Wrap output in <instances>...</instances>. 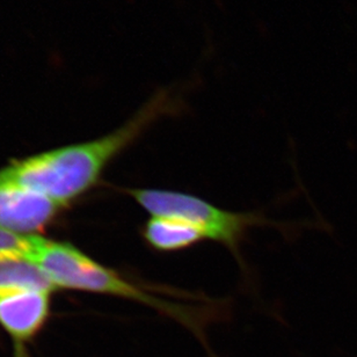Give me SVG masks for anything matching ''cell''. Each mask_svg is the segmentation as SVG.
I'll return each instance as SVG.
<instances>
[{"label": "cell", "mask_w": 357, "mask_h": 357, "mask_svg": "<svg viewBox=\"0 0 357 357\" xmlns=\"http://www.w3.org/2000/svg\"><path fill=\"white\" fill-rule=\"evenodd\" d=\"M183 108L181 96L173 89H159L130 120L113 132L14 160L0 171L66 206L93 188L107 166L155 122L180 115Z\"/></svg>", "instance_id": "cell-1"}, {"label": "cell", "mask_w": 357, "mask_h": 357, "mask_svg": "<svg viewBox=\"0 0 357 357\" xmlns=\"http://www.w3.org/2000/svg\"><path fill=\"white\" fill-rule=\"evenodd\" d=\"M62 208L43 192L0 171V227L22 236H35L55 220Z\"/></svg>", "instance_id": "cell-4"}, {"label": "cell", "mask_w": 357, "mask_h": 357, "mask_svg": "<svg viewBox=\"0 0 357 357\" xmlns=\"http://www.w3.org/2000/svg\"><path fill=\"white\" fill-rule=\"evenodd\" d=\"M50 305V291L27 290L0 296V326L13 341L14 357H27V344L48 321Z\"/></svg>", "instance_id": "cell-5"}, {"label": "cell", "mask_w": 357, "mask_h": 357, "mask_svg": "<svg viewBox=\"0 0 357 357\" xmlns=\"http://www.w3.org/2000/svg\"><path fill=\"white\" fill-rule=\"evenodd\" d=\"M142 238L155 252L172 253L192 248L206 236L199 227L174 217L151 216L142 227Z\"/></svg>", "instance_id": "cell-6"}, {"label": "cell", "mask_w": 357, "mask_h": 357, "mask_svg": "<svg viewBox=\"0 0 357 357\" xmlns=\"http://www.w3.org/2000/svg\"><path fill=\"white\" fill-rule=\"evenodd\" d=\"M28 260L45 273L55 288L113 296L150 306L188 328L203 344H206V324L215 319L218 312L217 306L176 302L180 296L188 297L187 292L171 291L162 287L153 288L128 280L69 243L50 241L35 234Z\"/></svg>", "instance_id": "cell-2"}, {"label": "cell", "mask_w": 357, "mask_h": 357, "mask_svg": "<svg viewBox=\"0 0 357 357\" xmlns=\"http://www.w3.org/2000/svg\"><path fill=\"white\" fill-rule=\"evenodd\" d=\"M55 289L45 273L28 259L0 260V296L27 290L52 292Z\"/></svg>", "instance_id": "cell-7"}, {"label": "cell", "mask_w": 357, "mask_h": 357, "mask_svg": "<svg viewBox=\"0 0 357 357\" xmlns=\"http://www.w3.org/2000/svg\"><path fill=\"white\" fill-rule=\"evenodd\" d=\"M123 192L132 197L151 216L174 217L199 227L206 241L223 245L241 267L244 261L241 248L248 231L271 224L260 213L220 209L202 197L187 192L155 188H126Z\"/></svg>", "instance_id": "cell-3"}, {"label": "cell", "mask_w": 357, "mask_h": 357, "mask_svg": "<svg viewBox=\"0 0 357 357\" xmlns=\"http://www.w3.org/2000/svg\"><path fill=\"white\" fill-rule=\"evenodd\" d=\"M34 236H22L0 227V260L28 259Z\"/></svg>", "instance_id": "cell-8"}]
</instances>
